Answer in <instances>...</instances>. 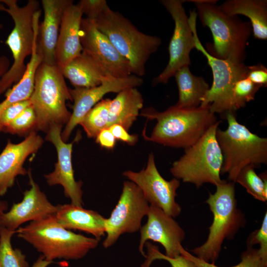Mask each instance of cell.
I'll return each mask as SVG.
<instances>
[{
    "label": "cell",
    "instance_id": "6da1fadb",
    "mask_svg": "<svg viewBox=\"0 0 267 267\" xmlns=\"http://www.w3.org/2000/svg\"><path fill=\"white\" fill-rule=\"evenodd\" d=\"M140 115L157 121L150 136L144 134L147 140L177 148L192 145L220 122L210 105L188 109L175 105L163 112L148 107L143 109Z\"/></svg>",
    "mask_w": 267,
    "mask_h": 267
},
{
    "label": "cell",
    "instance_id": "7a4b0ae2",
    "mask_svg": "<svg viewBox=\"0 0 267 267\" xmlns=\"http://www.w3.org/2000/svg\"><path fill=\"white\" fill-rule=\"evenodd\" d=\"M202 25L211 31L213 43L206 50L212 56L237 64L244 63L248 40L252 33L249 21L224 13L217 0H192Z\"/></svg>",
    "mask_w": 267,
    "mask_h": 267
},
{
    "label": "cell",
    "instance_id": "3957f363",
    "mask_svg": "<svg viewBox=\"0 0 267 267\" xmlns=\"http://www.w3.org/2000/svg\"><path fill=\"white\" fill-rule=\"evenodd\" d=\"M17 237L32 245L48 261L56 259L78 260L95 249L99 240L75 233L63 227L55 214L41 220L31 222L19 227Z\"/></svg>",
    "mask_w": 267,
    "mask_h": 267
},
{
    "label": "cell",
    "instance_id": "277c9868",
    "mask_svg": "<svg viewBox=\"0 0 267 267\" xmlns=\"http://www.w3.org/2000/svg\"><path fill=\"white\" fill-rule=\"evenodd\" d=\"M93 21L98 30L129 61L132 74L143 76L146 64L158 49L161 39L140 32L128 19L108 5Z\"/></svg>",
    "mask_w": 267,
    "mask_h": 267
},
{
    "label": "cell",
    "instance_id": "5b68a950",
    "mask_svg": "<svg viewBox=\"0 0 267 267\" xmlns=\"http://www.w3.org/2000/svg\"><path fill=\"white\" fill-rule=\"evenodd\" d=\"M224 117L227 128L224 131L218 128L216 134L223 157L221 174H227L228 179L235 183L245 167L267 164V138L252 133L238 123L234 113L228 112Z\"/></svg>",
    "mask_w": 267,
    "mask_h": 267
},
{
    "label": "cell",
    "instance_id": "8992f818",
    "mask_svg": "<svg viewBox=\"0 0 267 267\" xmlns=\"http://www.w3.org/2000/svg\"><path fill=\"white\" fill-rule=\"evenodd\" d=\"M216 186V192L210 193L205 201L213 215L208 238L191 250L196 257L212 264L218 259L224 240L232 238L246 223L244 214L237 208L234 182L223 180Z\"/></svg>",
    "mask_w": 267,
    "mask_h": 267
},
{
    "label": "cell",
    "instance_id": "52a82bcc",
    "mask_svg": "<svg viewBox=\"0 0 267 267\" xmlns=\"http://www.w3.org/2000/svg\"><path fill=\"white\" fill-rule=\"evenodd\" d=\"M61 69L42 62L38 67L30 98L37 118L36 130L47 133L53 125L67 123L71 113L66 104L72 101Z\"/></svg>",
    "mask_w": 267,
    "mask_h": 267
},
{
    "label": "cell",
    "instance_id": "ba28073f",
    "mask_svg": "<svg viewBox=\"0 0 267 267\" xmlns=\"http://www.w3.org/2000/svg\"><path fill=\"white\" fill-rule=\"evenodd\" d=\"M221 121L212 126L194 144L184 149V153L173 162L170 172L175 178L199 188L205 183L215 186L221 178L223 157L216 134Z\"/></svg>",
    "mask_w": 267,
    "mask_h": 267
},
{
    "label": "cell",
    "instance_id": "9c48e42d",
    "mask_svg": "<svg viewBox=\"0 0 267 267\" xmlns=\"http://www.w3.org/2000/svg\"><path fill=\"white\" fill-rule=\"evenodd\" d=\"M4 5L3 11L7 12L13 21L14 27L5 43L10 49L13 61L1 80L0 91L3 93L22 77L26 69V58L31 55L34 39L33 18L40 10L36 0H29L20 7L16 0H0Z\"/></svg>",
    "mask_w": 267,
    "mask_h": 267
},
{
    "label": "cell",
    "instance_id": "30bf717a",
    "mask_svg": "<svg viewBox=\"0 0 267 267\" xmlns=\"http://www.w3.org/2000/svg\"><path fill=\"white\" fill-rule=\"evenodd\" d=\"M195 10L190 11L188 21L195 42V48L206 57L213 74L212 86L202 100L200 106L210 105L211 110L219 114L222 118L231 109V90L235 83L246 77L248 66L244 63L237 64L227 60L216 58L209 53L198 38Z\"/></svg>",
    "mask_w": 267,
    "mask_h": 267
},
{
    "label": "cell",
    "instance_id": "8fae6325",
    "mask_svg": "<svg viewBox=\"0 0 267 267\" xmlns=\"http://www.w3.org/2000/svg\"><path fill=\"white\" fill-rule=\"evenodd\" d=\"M150 204L139 188L133 182L123 183L122 193L115 208L105 222L106 237L103 246L107 249L113 245L120 236L140 230L143 218Z\"/></svg>",
    "mask_w": 267,
    "mask_h": 267
},
{
    "label": "cell",
    "instance_id": "7c38bea8",
    "mask_svg": "<svg viewBox=\"0 0 267 267\" xmlns=\"http://www.w3.org/2000/svg\"><path fill=\"white\" fill-rule=\"evenodd\" d=\"M161 3L171 15L175 23L169 44V59L163 71L152 81V85L166 84L175 73L191 63L190 53L195 48L193 32L183 3V0H161Z\"/></svg>",
    "mask_w": 267,
    "mask_h": 267
},
{
    "label": "cell",
    "instance_id": "4fadbf2b",
    "mask_svg": "<svg viewBox=\"0 0 267 267\" xmlns=\"http://www.w3.org/2000/svg\"><path fill=\"white\" fill-rule=\"evenodd\" d=\"M80 38L82 52L93 61L104 75L122 78L132 75L129 61L118 52L107 37L98 30L93 20L83 18Z\"/></svg>",
    "mask_w": 267,
    "mask_h": 267
},
{
    "label": "cell",
    "instance_id": "5bb4252c",
    "mask_svg": "<svg viewBox=\"0 0 267 267\" xmlns=\"http://www.w3.org/2000/svg\"><path fill=\"white\" fill-rule=\"evenodd\" d=\"M122 175L139 188L150 205L174 218L180 214L181 208L176 201L180 181L175 178L170 180L164 178L156 167L153 153L149 154L145 168L137 172L125 171Z\"/></svg>",
    "mask_w": 267,
    "mask_h": 267
},
{
    "label": "cell",
    "instance_id": "9a60e30c",
    "mask_svg": "<svg viewBox=\"0 0 267 267\" xmlns=\"http://www.w3.org/2000/svg\"><path fill=\"white\" fill-rule=\"evenodd\" d=\"M143 82L141 77L132 74L125 78H112L105 81L99 86L93 88L69 89L74 101L73 112L61 133L62 139L65 142L67 141L75 128L105 95L110 92L118 93L127 88H136L141 86Z\"/></svg>",
    "mask_w": 267,
    "mask_h": 267
},
{
    "label": "cell",
    "instance_id": "2e32d148",
    "mask_svg": "<svg viewBox=\"0 0 267 267\" xmlns=\"http://www.w3.org/2000/svg\"><path fill=\"white\" fill-rule=\"evenodd\" d=\"M62 127L53 125L46 133L45 139L55 146L57 156L54 170L44 175L46 182L50 186L61 185L65 196L69 198L71 204L83 207V191L82 181H76L72 163V152L75 140L67 143L61 138Z\"/></svg>",
    "mask_w": 267,
    "mask_h": 267
},
{
    "label": "cell",
    "instance_id": "e0dca14e",
    "mask_svg": "<svg viewBox=\"0 0 267 267\" xmlns=\"http://www.w3.org/2000/svg\"><path fill=\"white\" fill-rule=\"evenodd\" d=\"M147 217L146 223L139 230L138 250L140 254L146 257L144 246L146 242L152 240L163 246L166 256L175 258L180 255L185 232L178 223L174 218L154 206L150 205Z\"/></svg>",
    "mask_w": 267,
    "mask_h": 267
},
{
    "label": "cell",
    "instance_id": "ac0fdd59",
    "mask_svg": "<svg viewBox=\"0 0 267 267\" xmlns=\"http://www.w3.org/2000/svg\"><path fill=\"white\" fill-rule=\"evenodd\" d=\"M31 187L23 193L22 200L14 203L10 210L0 216V225L16 231L22 224L36 221L54 215L57 206L52 204L34 181L31 170L28 171Z\"/></svg>",
    "mask_w": 267,
    "mask_h": 267
},
{
    "label": "cell",
    "instance_id": "d6986e66",
    "mask_svg": "<svg viewBox=\"0 0 267 267\" xmlns=\"http://www.w3.org/2000/svg\"><path fill=\"white\" fill-rule=\"evenodd\" d=\"M44 143L43 138L35 131L31 132L21 142L13 143L8 139L0 153V195L12 187L19 175L28 174L23 167L26 159L36 153Z\"/></svg>",
    "mask_w": 267,
    "mask_h": 267
},
{
    "label": "cell",
    "instance_id": "ffe728a7",
    "mask_svg": "<svg viewBox=\"0 0 267 267\" xmlns=\"http://www.w3.org/2000/svg\"><path fill=\"white\" fill-rule=\"evenodd\" d=\"M73 3L72 0H42L44 16L39 25L38 48L43 62L56 65L55 49L60 24L66 8Z\"/></svg>",
    "mask_w": 267,
    "mask_h": 267
},
{
    "label": "cell",
    "instance_id": "44dd1931",
    "mask_svg": "<svg viewBox=\"0 0 267 267\" xmlns=\"http://www.w3.org/2000/svg\"><path fill=\"white\" fill-rule=\"evenodd\" d=\"M83 14L79 5L73 3L63 13L55 49L56 63L60 69L82 52L80 30Z\"/></svg>",
    "mask_w": 267,
    "mask_h": 267
},
{
    "label": "cell",
    "instance_id": "7402d4cb",
    "mask_svg": "<svg viewBox=\"0 0 267 267\" xmlns=\"http://www.w3.org/2000/svg\"><path fill=\"white\" fill-rule=\"evenodd\" d=\"M57 206L55 217L63 227L85 232L99 240L104 236L106 218L97 212L71 203Z\"/></svg>",
    "mask_w": 267,
    "mask_h": 267
},
{
    "label": "cell",
    "instance_id": "603a6c76",
    "mask_svg": "<svg viewBox=\"0 0 267 267\" xmlns=\"http://www.w3.org/2000/svg\"><path fill=\"white\" fill-rule=\"evenodd\" d=\"M143 105L142 94L136 88L119 92L109 105L107 128L117 124L128 131L136 120Z\"/></svg>",
    "mask_w": 267,
    "mask_h": 267
},
{
    "label": "cell",
    "instance_id": "cb8c5ba5",
    "mask_svg": "<svg viewBox=\"0 0 267 267\" xmlns=\"http://www.w3.org/2000/svg\"><path fill=\"white\" fill-rule=\"evenodd\" d=\"M34 39L32 51L26 69L21 79L7 90L6 97L0 103V114L8 106L14 103L30 99L34 87L35 74L39 65L43 62L38 48L39 21H33Z\"/></svg>",
    "mask_w": 267,
    "mask_h": 267
},
{
    "label": "cell",
    "instance_id": "d4e9b609",
    "mask_svg": "<svg viewBox=\"0 0 267 267\" xmlns=\"http://www.w3.org/2000/svg\"><path fill=\"white\" fill-rule=\"evenodd\" d=\"M219 6L228 15H242L248 17L254 38L267 39V0H228Z\"/></svg>",
    "mask_w": 267,
    "mask_h": 267
},
{
    "label": "cell",
    "instance_id": "484cf974",
    "mask_svg": "<svg viewBox=\"0 0 267 267\" xmlns=\"http://www.w3.org/2000/svg\"><path fill=\"white\" fill-rule=\"evenodd\" d=\"M174 76L178 91V99L175 105L188 109L200 106L210 87L204 79L193 75L189 66L179 69Z\"/></svg>",
    "mask_w": 267,
    "mask_h": 267
},
{
    "label": "cell",
    "instance_id": "4316f807",
    "mask_svg": "<svg viewBox=\"0 0 267 267\" xmlns=\"http://www.w3.org/2000/svg\"><path fill=\"white\" fill-rule=\"evenodd\" d=\"M61 70L64 78L70 81L75 88H93L105 81L114 78L104 75L83 52Z\"/></svg>",
    "mask_w": 267,
    "mask_h": 267
},
{
    "label": "cell",
    "instance_id": "83f0119b",
    "mask_svg": "<svg viewBox=\"0 0 267 267\" xmlns=\"http://www.w3.org/2000/svg\"><path fill=\"white\" fill-rule=\"evenodd\" d=\"M111 99H103L96 104L84 117L80 125L89 138H95L107 129L109 107Z\"/></svg>",
    "mask_w": 267,
    "mask_h": 267
},
{
    "label": "cell",
    "instance_id": "f1b7e54d",
    "mask_svg": "<svg viewBox=\"0 0 267 267\" xmlns=\"http://www.w3.org/2000/svg\"><path fill=\"white\" fill-rule=\"evenodd\" d=\"M255 167L248 166L238 174L235 182L243 186L247 192L254 198L262 202L267 200V176L266 173L259 176L255 171Z\"/></svg>",
    "mask_w": 267,
    "mask_h": 267
},
{
    "label": "cell",
    "instance_id": "f546056e",
    "mask_svg": "<svg viewBox=\"0 0 267 267\" xmlns=\"http://www.w3.org/2000/svg\"><path fill=\"white\" fill-rule=\"evenodd\" d=\"M16 231L0 225V267H29L26 256L18 248H13L11 239Z\"/></svg>",
    "mask_w": 267,
    "mask_h": 267
},
{
    "label": "cell",
    "instance_id": "4dcf8cb0",
    "mask_svg": "<svg viewBox=\"0 0 267 267\" xmlns=\"http://www.w3.org/2000/svg\"><path fill=\"white\" fill-rule=\"evenodd\" d=\"M180 254L192 262L196 267H220L193 256L183 247ZM231 267H267V255L263 253L259 249L247 247L241 254L240 263Z\"/></svg>",
    "mask_w": 267,
    "mask_h": 267
},
{
    "label": "cell",
    "instance_id": "1f68e13d",
    "mask_svg": "<svg viewBox=\"0 0 267 267\" xmlns=\"http://www.w3.org/2000/svg\"><path fill=\"white\" fill-rule=\"evenodd\" d=\"M261 88L252 82L247 76L238 80L231 90V109L232 112L245 106L254 99L256 92Z\"/></svg>",
    "mask_w": 267,
    "mask_h": 267
},
{
    "label": "cell",
    "instance_id": "d6a6232c",
    "mask_svg": "<svg viewBox=\"0 0 267 267\" xmlns=\"http://www.w3.org/2000/svg\"><path fill=\"white\" fill-rule=\"evenodd\" d=\"M36 127V115L31 105L7 125L2 130V132L18 135L27 136L31 132L35 131Z\"/></svg>",
    "mask_w": 267,
    "mask_h": 267
},
{
    "label": "cell",
    "instance_id": "836d02e7",
    "mask_svg": "<svg viewBox=\"0 0 267 267\" xmlns=\"http://www.w3.org/2000/svg\"><path fill=\"white\" fill-rule=\"evenodd\" d=\"M147 248L146 259L140 267H150L152 263L156 260H163L170 263L172 267H196L194 263L183 256L180 255L175 258H170L161 253L158 246L147 241L145 243Z\"/></svg>",
    "mask_w": 267,
    "mask_h": 267
},
{
    "label": "cell",
    "instance_id": "e575fe53",
    "mask_svg": "<svg viewBox=\"0 0 267 267\" xmlns=\"http://www.w3.org/2000/svg\"><path fill=\"white\" fill-rule=\"evenodd\" d=\"M31 105L30 99L10 105L0 114V132Z\"/></svg>",
    "mask_w": 267,
    "mask_h": 267
},
{
    "label": "cell",
    "instance_id": "d590c367",
    "mask_svg": "<svg viewBox=\"0 0 267 267\" xmlns=\"http://www.w3.org/2000/svg\"><path fill=\"white\" fill-rule=\"evenodd\" d=\"M259 244V250L267 255V212H266L259 229L253 232L247 240V246L253 247Z\"/></svg>",
    "mask_w": 267,
    "mask_h": 267
},
{
    "label": "cell",
    "instance_id": "8d00e7d4",
    "mask_svg": "<svg viewBox=\"0 0 267 267\" xmlns=\"http://www.w3.org/2000/svg\"><path fill=\"white\" fill-rule=\"evenodd\" d=\"M83 14L93 20L108 5L105 0H81L78 3Z\"/></svg>",
    "mask_w": 267,
    "mask_h": 267
},
{
    "label": "cell",
    "instance_id": "74e56055",
    "mask_svg": "<svg viewBox=\"0 0 267 267\" xmlns=\"http://www.w3.org/2000/svg\"><path fill=\"white\" fill-rule=\"evenodd\" d=\"M247 77L260 88L267 86V68L259 64L248 66Z\"/></svg>",
    "mask_w": 267,
    "mask_h": 267
},
{
    "label": "cell",
    "instance_id": "f35d334b",
    "mask_svg": "<svg viewBox=\"0 0 267 267\" xmlns=\"http://www.w3.org/2000/svg\"><path fill=\"white\" fill-rule=\"evenodd\" d=\"M116 139L127 143L129 145H134L138 141L136 134H131L123 127L115 124L109 128Z\"/></svg>",
    "mask_w": 267,
    "mask_h": 267
},
{
    "label": "cell",
    "instance_id": "ab89813d",
    "mask_svg": "<svg viewBox=\"0 0 267 267\" xmlns=\"http://www.w3.org/2000/svg\"><path fill=\"white\" fill-rule=\"evenodd\" d=\"M116 138L109 129L102 130L95 137V141L101 147L112 149L116 144Z\"/></svg>",
    "mask_w": 267,
    "mask_h": 267
},
{
    "label": "cell",
    "instance_id": "60d3db41",
    "mask_svg": "<svg viewBox=\"0 0 267 267\" xmlns=\"http://www.w3.org/2000/svg\"><path fill=\"white\" fill-rule=\"evenodd\" d=\"M10 63L7 56L0 54V95L1 80L4 75L7 73L10 67Z\"/></svg>",
    "mask_w": 267,
    "mask_h": 267
},
{
    "label": "cell",
    "instance_id": "b9f144b4",
    "mask_svg": "<svg viewBox=\"0 0 267 267\" xmlns=\"http://www.w3.org/2000/svg\"><path fill=\"white\" fill-rule=\"evenodd\" d=\"M52 263L53 262L45 259L44 256L42 255L38 258L31 267H47Z\"/></svg>",
    "mask_w": 267,
    "mask_h": 267
},
{
    "label": "cell",
    "instance_id": "7bdbcfd3",
    "mask_svg": "<svg viewBox=\"0 0 267 267\" xmlns=\"http://www.w3.org/2000/svg\"><path fill=\"white\" fill-rule=\"evenodd\" d=\"M8 204L6 201H0V216L7 210Z\"/></svg>",
    "mask_w": 267,
    "mask_h": 267
},
{
    "label": "cell",
    "instance_id": "ee69618b",
    "mask_svg": "<svg viewBox=\"0 0 267 267\" xmlns=\"http://www.w3.org/2000/svg\"><path fill=\"white\" fill-rule=\"evenodd\" d=\"M4 7V4L0 2V11H2L3 10V8ZM2 28V25L0 24V30Z\"/></svg>",
    "mask_w": 267,
    "mask_h": 267
}]
</instances>
